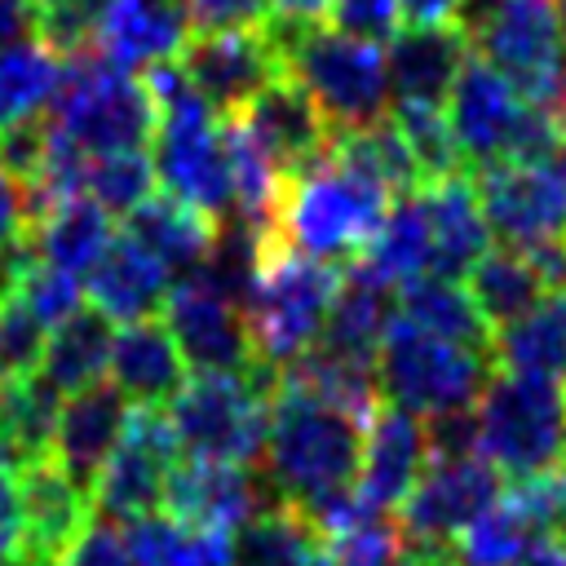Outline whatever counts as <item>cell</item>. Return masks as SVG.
Returning a JSON list of instances; mask_svg holds the SVG:
<instances>
[{
  "mask_svg": "<svg viewBox=\"0 0 566 566\" xmlns=\"http://www.w3.org/2000/svg\"><path fill=\"white\" fill-rule=\"evenodd\" d=\"M363 420L287 385H274L265 433V482L279 504L314 513L318 504L349 495L363 464Z\"/></svg>",
  "mask_w": 566,
  "mask_h": 566,
  "instance_id": "6da1fadb",
  "label": "cell"
},
{
  "mask_svg": "<svg viewBox=\"0 0 566 566\" xmlns=\"http://www.w3.org/2000/svg\"><path fill=\"white\" fill-rule=\"evenodd\" d=\"M389 208L394 195L367 172H358L349 159H340L332 146L310 168L283 177L274 208V243L323 265L340 256L358 261V252L385 226Z\"/></svg>",
  "mask_w": 566,
  "mask_h": 566,
  "instance_id": "7a4b0ae2",
  "label": "cell"
},
{
  "mask_svg": "<svg viewBox=\"0 0 566 566\" xmlns=\"http://www.w3.org/2000/svg\"><path fill=\"white\" fill-rule=\"evenodd\" d=\"M287 80H296L336 133L371 128L389 115L385 49L354 40L327 22H265Z\"/></svg>",
  "mask_w": 566,
  "mask_h": 566,
  "instance_id": "3957f363",
  "label": "cell"
},
{
  "mask_svg": "<svg viewBox=\"0 0 566 566\" xmlns=\"http://www.w3.org/2000/svg\"><path fill=\"white\" fill-rule=\"evenodd\" d=\"M49 124L84 155L146 150L159 128V106L142 75L115 66L97 49L62 57V84Z\"/></svg>",
  "mask_w": 566,
  "mask_h": 566,
  "instance_id": "277c9868",
  "label": "cell"
},
{
  "mask_svg": "<svg viewBox=\"0 0 566 566\" xmlns=\"http://www.w3.org/2000/svg\"><path fill=\"white\" fill-rule=\"evenodd\" d=\"M478 451L500 478L526 482L566 460V380L495 371L473 407Z\"/></svg>",
  "mask_w": 566,
  "mask_h": 566,
  "instance_id": "5b68a950",
  "label": "cell"
},
{
  "mask_svg": "<svg viewBox=\"0 0 566 566\" xmlns=\"http://www.w3.org/2000/svg\"><path fill=\"white\" fill-rule=\"evenodd\" d=\"M270 407H274V371L270 367L248 371V376L195 371L172 394L168 424L177 433V447L190 460L252 469L265 455Z\"/></svg>",
  "mask_w": 566,
  "mask_h": 566,
  "instance_id": "8992f818",
  "label": "cell"
},
{
  "mask_svg": "<svg viewBox=\"0 0 566 566\" xmlns=\"http://www.w3.org/2000/svg\"><path fill=\"white\" fill-rule=\"evenodd\" d=\"M336 287H340L336 265H323V261H310V256H296V252L270 243L252 287L243 296V318H248L256 363L279 371L287 363H296L301 354H310L323 340Z\"/></svg>",
  "mask_w": 566,
  "mask_h": 566,
  "instance_id": "52a82bcc",
  "label": "cell"
},
{
  "mask_svg": "<svg viewBox=\"0 0 566 566\" xmlns=\"http://www.w3.org/2000/svg\"><path fill=\"white\" fill-rule=\"evenodd\" d=\"M486 358L491 354L424 336V332L407 327L402 318H394L376 349L380 398H389V407H402V411L429 416V420L469 411L478 402L482 385L491 380Z\"/></svg>",
  "mask_w": 566,
  "mask_h": 566,
  "instance_id": "ba28073f",
  "label": "cell"
},
{
  "mask_svg": "<svg viewBox=\"0 0 566 566\" xmlns=\"http://www.w3.org/2000/svg\"><path fill=\"white\" fill-rule=\"evenodd\" d=\"M177 433L168 424V416L159 407H133L128 429L119 438V447L111 451L106 469L93 482V517L106 522H137L159 513L168 478L177 469Z\"/></svg>",
  "mask_w": 566,
  "mask_h": 566,
  "instance_id": "9c48e42d",
  "label": "cell"
},
{
  "mask_svg": "<svg viewBox=\"0 0 566 566\" xmlns=\"http://www.w3.org/2000/svg\"><path fill=\"white\" fill-rule=\"evenodd\" d=\"M500 500V469L482 451L429 455L424 478L394 513L407 544H455V535L478 522Z\"/></svg>",
  "mask_w": 566,
  "mask_h": 566,
  "instance_id": "30bf717a",
  "label": "cell"
},
{
  "mask_svg": "<svg viewBox=\"0 0 566 566\" xmlns=\"http://www.w3.org/2000/svg\"><path fill=\"white\" fill-rule=\"evenodd\" d=\"M478 57L491 62L526 102L548 106L566 75L553 0H504V9L473 35Z\"/></svg>",
  "mask_w": 566,
  "mask_h": 566,
  "instance_id": "8fae6325",
  "label": "cell"
},
{
  "mask_svg": "<svg viewBox=\"0 0 566 566\" xmlns=\"http://www.w3.org/2000/svg\"><path fill=\"white\" fill-rule=\"evenodd\" d=\"M164 327L172 332L186 367H195V371H221V376L261 371L243 310L230 296L199 283L195 274L172 283V292L164 301Z\"/></svg>",
  "mask_w": 566,
  "mask_h": 566,
  "instance_id": "7c38bea8",
  "label": "cell"
},
{
  "mask_svg": "<svg viewBox=\"0 0 566 566\" xmlns=\"http://www.w3.org/2000/svg\"><path fill=\"white\" fill-rule=\"evenodd\" d=\"M491 234L509 248H535L566 234V181L557 164H486L473 172Z\"/></svg>",
  "mask_w": 566,
  "mask_h": 566,
  "instance_id": "4fadbf2b",
  "label": "cell"
},
{
  "mask_svg": "<svg viewBox=\"0 0 566 566\" xmlns=\"http://www.w3.org/2000/svg\"><path fill=\"white\" fill-rule=\"evenodd\" d=\"M531 106L535 102H526L491 62L469 57L447 97V119H451L455 146L464 155V168L473 164V172H478L486 164L509 159Z\"/></svg>",
  "mask_w": 566,
  "mask_h": 566,
  "instance_id": "5bb4252c",
  "label": "cell"
},
{
  "mask_svg": "<svg viewBox=\"0 0 566 566\" xmlns=\"http://www.w3.org/2000/svg\"><path fill=\"white\" fill-rule=\"evenodd\" d=\"M274 504L279 495L270 491L265 473H252L248 464H217V460L177 464L164 491L168 517H177L190 531H208L226 539Z\"/></svg>",
  "mask_w": 566,
  "mask_h": 566,
  "instance_id": "9a60e30c",
  "label": "cell"
},
{
  "mask_svg": "<svg viewBox=\"0 0 566 566\" xmlns=\"http://www.w3.org/2000/svg\"><path fill=\"white\" fill-rule=\"evenodd\" d=\"M190 88L221 115L234 119L270 80L283 75L279 53L265 31H217V35H190V44L177 57Z\"/></svg>",
  "mask_w": 566,
  "mask_h": 566,
  "instance_id": "2e32d148",
  "label": "cell"
},
{
  "mask_svg": "<svg viewBox=\"0 0 566 566\" xmlns=\"http://www.w3.org/2000/svg\"><path fill=\"white\" fill-rule=\"evenodd\" d=\"M234 124L252 137V146H256L283 177L310 168V164L323 159V155L332 150V142H336V128L323 119V111L310 102V93H305L296 80H287V75L270 80V84L234 115Z\"/></svg>",
  "mask_w": 566,
  "mask_h": 566,
  "instance_id": "e0dca14e",
  "label": "cell"
},
{
  "mask_svg": "<svg viewBox=\"0 0 566 566\" xmlns=\"http://www.w3.org/2000/svg\"><path fill=\"white\" fill-rule=\"evenodd\" d=\"M424 469H429V429L420 424V416L380 402V411L363 429V464L354 486L358 500L371 513L394 517L424 478Z\"/></svg>",
  "mask_w": 566,
  "mask_h": 566,
  "instance_id": "ac0fdd59",
  "label": "cell"
},
{
  "mask_svg": "<svg viewBox=\"0 0 566 566\" xmlns=\"http://www.w3.org/2000/svg\"><path fill=\"white\" fill-rule=\"evenodd\" d=\"M22 491V557L18 566H62L80 531L93 522V500L53 460L18 473Z\"/></svg>",
  "mask_w": 566,
  "mask_h": 566,
  "instance_id": "d6986e66",
  "label": "cell"
},
{
  "mask_svg": "<svg viewBox=\"0 0 566 566\" xmlns=\"http://www.w3.org/2000/svg\"><path fill=\"white\" fill-rule=\"evenodd\" d=\"M128 416H133V402L111 385H93V389H80L62 402L57 411V429H53V451L49 460L80 486L93 495V482L97 473L106 469L111 451L119 447L124 429H128Z\"/></svg>",
  "mask_w": 566,
  "mask_h": 566,
  "instance_id": "ffe728a7",
  "label": "cell"
},
{
  "mask_svg": "<svg viewBox=\"0 0 566 566\" xmlns=\"http://www.w3.org/2000/svg\"><path fill=\"white\" fill-rule=\"evenodd\" d=\"M190 35L195 31L177 0H111L97 13L93 49L124 71H150L177 62Z\"/></svg>",
  "mask_w": 566,
  "mask_h": 566,
  "instance_id": "44dd1931",
  "label": "cell"
},
{
  "mask_svg": "<svg viewBox=\"0 0 566 566\" xmlns=\"http://www.w3.org/2000/svg\"><path fill=\"white\" fill-rule=\"evenodd\" d=\"M469 62V40L455 22L438 27H402L389 40L385 66H389V97L394 102H429L447 106L455 75Z\"/></svg>",
  "mask_w": 566,
  "mask_h": 566,
  "instance_id": "7402d4cb",
  "label": "cell"
},
{
  "mask_svg": "<svg viewBox=\"0 0 566 566\" xmlns=\"http://www.w3.org/2000/svg\"><path fill=\"white\" fill-rule=\"evenodd\" d=\"M420 208L433 243V274L460 279L491 252V226H486L473 172H455L433 186H420Z\"/></svg>",
  "mask_w": 566,
  "mask_h": 566,
  "instance_id": "603a6c76",
  "label": "cell"
},
{
  "mask_svg": "<svg viewBox=\"0 0 566 566\" xmlns=\"http://www.w3.org/2000/svg\"><path fill=\"white\" fill-rule=\"evenodd\" d=\"M84 292L93 296V310H102L106 318L142 323V318H155V310L168 301L172 274L133 234H115L102 261L88 270Z\"/></svg>",
  "mask_w": 566,
  "mask_h": 566,
  "instance_id": "cb8c5ba5",
  "label": "cell"
},
{
  "mask_svg": "<svg viewBox=\"0 0 566 566\" xmlns=\"http://www.w3.org/2000/svg\"><path fill=\"white\" fill-rule=\"evenodd\" d=\"M111 385H115L133 407L172 402V394L186 385V358H181L172 332L164 327V318L124 323V327L115 332Z\"/></svg>",
  "mask_w": 566,
  "mask_h": 566,
  "instance_id": "d4e9b609",
  "label": "cell"
},
{
  "mask_svg": "<svg viewBox=\"0 0 566 566\" xmlns=\"http://www.w3.org/2000/svg\"><path fill=\"white\" fill-rule=\"evenodd\" d=\"M111 239H115V217L97 199L75 195V199L53 203L40 221L27 226V256L71 279H88V270L102 261Z\"/></svg>",
  "mask_w": 566,
  "mask_h": 566,
  "instance_id": "484cf974",
  "label": "cell"
},
{
  "mask_svg": "<svg viewBox=\"0 0 566 566\" xmlns=\"http://www.w3.org/2000/svg\"><path fill=\"white\" fill-rule=\"evenodd\" d=\"M124 234H133L168 274H195L203 265V256L212 252V239H217V221L203 217L199 208L172 199V195H150L142 208H133L124 217Z\"/></svg>",
  "mask_w": 566,
  "mask_h": 566,
  "instance_id": "4316f807",
  "label": "cell"
},
{
  "mask_svg": "<svg viewBox=\"0 0 566 566\" xmlns=\"http://www.w3.org/2000/svg\"><path fill=\"white\" fill-rule=\"evenodd\" d=\"M394 318H402L407 327H416L424 336H438V340H451V345H464L478 354H491V345H495V332L482 318L469 287H460L455 279H442V274H424V279L407 283L398 292Z\"/></svg>",
  "mask_w": 566,
  "mask_h": 566,
  "instance_id": "83f0119b",
  "label": "cell"
},
{
  "mask_svg": "<svg viewBox=\"0 0 566 566\" xmlns=\"http://www.w3.org/2000/svg\"><path fill=\"white\" fill-rule=\"evenodd\" d=\"M111 349H115V327L102 310L84 305L75 310L62 327L49 332L44 358H40V376L57 389V394H80L102 385V376H111Z\"/></svg>",
  "mask_w": 566,
  "mask_h": 566,
  "instance_id": "f1b7e54d",
  "label": "cell"
},
{
  "mask_svg": "<svg viewBox=\"0 0 566 566\" xmlns=\"http://www.w3.org/2000/svg\"><path fill=\"white\" fill-rule=\"evenodd\" d=\"M363 274H371L380 287H407L424 274H433V243H429V221H424V208H420V190L416 195H402L394 199L385 226L376 230V239L358 252L354 261Z\"/></svg>",
  "mask_w": 566,
  "mask_h": 566,
  "instance_id": "f546056e",
  "label": "cell"
},
{
  "mask_svg": "<svg viewBox=\"0 0 566 566\" xmlns=\"http://www.w3.org/2000/svg\"><path fill=\"white\" fill-rule=\"evenodd\" d=\"M57 411H62V394L40 371L27 380L0 385V460H4V469L22 473L27 464L49 460Z\"/></svg>",
  "mask_w": 566,
  "mask_h": 566,
  "instance_id": "4dcf8cb0",
  "label": "cell"
},
{
  "mask_svg": "<svg viewBox=\"0 0 566 566\" xmlns=\"http://www.w3.org/2000/svg\"><path fill=\"white\" fill-rule=\"evenodd\" d=\"M389 323H394L389 287H380L371 274H363L349 261L340 270V287H336V301L327 310V327H323L318 345H327L336 354H349V358H371L376 363V349H380Z\"/></svg>",
  "mask_w": 566,
  "mask_h": 566,
  "instance_id": "1f68e13d",
  "label": "cell"
},
{
  "mask_svg": "<svg viewBox=\"0 0 566 566\" xmlns=\"http://www.w3.org/2000/svg\"><path fill=\"white\" fill-rule=\"evenodd\" d=\"M62 84V53H53L44 40L22 35L0 49V133L44 119Z\"/></svg>",
  "mask_w": 566,
  "mask_h": 566,
  "instance_id": "d6a6232c",
  "label": "cell"
},
{
  "mask_svg": "<svg viewBox=\"0 0 566 566\" xmlns=\"http://www.w3.org/2000/svg\"><path fill=\"white\" fill-rule=\"evenodd\" d=\"M491 358L500 363V371L566 380V287L548 292L526 318L495 332Z\"/></svg>",
  "mask_w": 566,
  "mask_h": 566,
  "instance_id": "836d02e7",
  "label": "cell"
},
{
  "mask_svg": "<svg viewBox=\"0 0 566 566\" xmlns=\"http://www.w3.org/2000/svg\"><path fill=\"white\" fill-rule=\"evenodd\" d=\"M464 279H469V296L478 301V310L491 323V332L513 327L517 318H526L548 296L539 274H535V265L517 248H491Z\"/></svg>",
  "mask_w": 566,
  "mask_h": 566,
  "instance_id": "e575fe53",
  "label": "cell"
},
{
  "mask_svg": "<svg viewBox=\"0 0 566 566\" xmlns=\"http://www.w3.org/2000/svg\"><path fill=\"white\" fill-rule=\"evenodd\" d=\"M323 535L292 504L256 513L230 535V566H314Z\"/></svg>",
  "mask_w": 566,
  "mask_h": 566,
  "instance_id": "d590c367",
  "label": "cell"
},
{
  "mask_svg": "<svg viewBox=\"0 0 566 566\" xmlns=\"http://www.w3.org/2000/svg\"><path fill=\"white\" fill-rule=\"evenodd\" d=\"M539 535L548 531H539L531 513L504 491L478 522H469L455 535L451 553H455V566H522Z\"/></svg>",
  "mask_w": 566,
  "mask_h": 566,
  "instance_id": "8d00e7d4",
  "label": "cell"
},
{
  "mask_svg": "<svg viewBox=\"0 0 566 566\" xmlns=\"http://www.w3.org/2000/svg\"><path fill=\"white\" fill-rule=\"evenodd\" d=\"M389 119L398 124L416 168H420V181L433 186L442 177H455V172H469L464 168V155L455 146V133H451V119H447V106H429V102H394Z\"/></svg>",
  "mask_w": 566,
  "mask_h": 566,
  "instance_id": "74e56055",
  "label": "cell"
},
{
  "mask_svg": "<svg viewBox=\"0 0 566 566\" xmlns=\"http://www.w3.org/2000/svg\"><path fill=\"white\" fill-rule=\"evenodd\" d=\"M155 186H159V177H155L150 150H115V155L88 159L84 190H88V199H97L115 217H128L133 208H142L155 195Z\"/></svg>",
  "mask_w": 566,
  "mask_h": 566,
  "instance_id": "f35d334b",
  "label": "cell"
},
{
  "mask_svg": "<svg viewBox=\"0 0 566 566\" xmlns=\"http://www.w3.org/2000/svg\"><path fill=\"white\" fill-rule=\"evenodd\" d=\"M9 287L22 296V305H27L49 332L62 327L75 310H84V287H80V279L62 274V270H53V265H44V261H35V256H22V261L9 270Z\"/></svg>",
  "mask_w": 566,
  "mask_h": 566,
  "instance_id": "ab89813d",
  "label": "cell"
},
{
  "mask_svg": "<svg viewBox=\"0 0 566 566\" xmlns=\"http://www.w3.org/2000/svg\"><path fill=\"white\" fill-rule=\"evenodd\" d=\"M44 345H49V327L22 305L13 287H0V385L35 376Z\"/></svg>",
  "mask_w": 566,
  "mask_h": 566,
  "instance_id": "60d3db41",
  "label": "cell"
},
{
  "mask_svg": "<svg viewBox=\"0 0 566 566\" xmlns=\"http://www.w3.org/2000/svg\"><path fill=\"white\" fill-rule=\"evenodd\" d=\"M327 27L380 44L402 31V0H332L327 4Z\"/></svg>",
  "mask_w": 566,
  "mask_h": 566,
  "instance_id": "b9f144b4",
  "label": "cell"
},
{
  "mask_svg": "<svg viewBox=\"0 0 566 566\" xmlns=\"http://www.w3.org/2000/svg\"><path fill=\"white\" fill-rule=\"evenodd\" d=\"M195 35L217 31H265L270 0H177Z\"/></svg>",
  "mask_w": 566,
  "mask_h": 566,
  "instance_id": "7bdbcfd3",
  "label": "cell"
},
{
  "mask_svg": "<svg viewBox=\"0 0 566 566\" xmlns=\"http://www.w3.org/2000/svg\"><path fill=\"white\" fill-rule=\"evenodd\" d=\"M62 566H137V562L128 553L124 531L115 522H106V517H93L80 531V539L71 544V553L62 557Z\"/></svg>",
  "mask_w": 566,
  "mask_h": 566,
  "instance_id": "ee69618b",
  "label": "cell"
},
{
  "mask_svg": "<svg viewBox=\"0 0 566 566\" xmlns=\"http://www.w3.org/2000/svg\"><path fill=\"white\" fill-rule=\"evenodd\" d=\"M22 256H27V208H22L18 181L0 164V261L4 270H13Z\"/></svg>",
  "mask_w": 566,
  "mask_h": 566,
  "instance_id": "f6af8a7d",
  "label": "cell"
},
{
  "mask_svg": "<svg viewBox=\"0 0 566 566\" xmlns=\"http://www.w3.org/2000/svg\"><path fill=\"white\" fill-rule=\"evenodd\" d=\"M22 557V491L18 473L0 464V566H18Z\"/></svg>",
  "mask_w": 566,
  "mask_h": 566,
  "instance_id": "bcb514c9",
  "label": "cell"
},
{
  "mask_svg": "<svg viewBox=\"0 0 566 566\" xmlns=\"http://www.w3.org/2000/svg\"><path fill=\"white\" fill-rule=\"evenodd\" d=\"M460 0H402V18L416 27H438V22H455Z\"/></svg>",
  "mask_w": 566,
  "mask_h": 566,
  "instance_id": "7dc6e473",
  "label": "cell"
},
{
  "mask_svg": "<svg viewBox=\"0 0 566 566\" xmlns=\"http://www.w3.org/2000/svg\"><path fill=\"white\" fill-rule=\"evenodd\" d=\"M500 9H504V0H460V9H455V27H460L464 40L473 44V35H478Z\"/></svg>",
  "mask_w": 566,
  "mask_h": 566,
  "instance_id": "c3c4849f",
  "label": "cell"
},
{
  "mask_svg": "<svg viewBox=\"0 0 566 566\" xmlns=\"http://www.w3.org/2000/svg\"><path fill=\"white\" fill-rule=\"evenodd\" d=\"M31 18H35L31 0H0V49L13 44V40H22V31L31 27Z\"/></svg>",
  "mask_w": 566,
  "mask_h": 566,
  "instance_id": "681fc988",
  "label": "cell"
},
{
  "mask_svg": "<svg viewBox=\"0 0 566 566\" xmlns=\"http://www.w3.org/2000/svg\"><path fill=\"white\" fill-rule=\"evenodd\" d=\"M332 0H270V18L279 22H323Z\"/></svg>",
  "mask_w": 566,
  "mask_h": 566,
  "instance_id": "f907efd6",
  "label": "cell"
},
{
  "mask_svg": "<svg viewBox=\"0 0 566 566\" xmlns=\"http://www.w3.org/2000/svg\"><path fill=\"white\" fill-rule=\"evenodd\" d=\"M522 566H566V539H562V535H553V531H548V535H539Z\"/></svg>",
  "mask_w": 566,
  "mask_h": 566,
  "instance_id": "816d5d0a",
  "label": "cell"
},
{
  "mask_svg": "<svg viewBox=\"0 0 566 566\" xmlns=\"http://www.w3.org/2000/svg\"><path fill=\"white\" fill-rule=\"evenodd\" d=\"M557 9V31H562V53H566V0H553Z\"/></svg>",
  "mask_w": 566,
  "mask_h": 566,
  "instance_id": "f5cc1de1",
  "label": "cell"
},
{
  "mask_svg": "<svg viewBox=\"0 0 566 566\" xmlns=\"http://www.w3.org/2000/svg\"><path fill=\"white\" fill-rule=\"evenodd\" d=\"M557 172H562V181H566V142H562V150H557Z\"/></svg>",
  "mask_w": 566,
  "mask_h": 566,
  "instance_id": "db71d44e",
  "label": "cell"
},
{
  "mask_svg": "<svg viewBox=\"0 0 566 566\" xmlns=\"http://www.w3.org/2000/svg\"><path fill=\"white\" fill-rule=\"evenodd\" d=\"M553 535H562V539H566V504H562V517H557V531H553Z\"/></svg>",
  "mask_w": 566,
  "mask_h": 566,
  "instance_id": "11a10c76",
  "label": "cell"
},
{
  "mask_svg": "<svg viewBox=\"0 0 566 566\" xmlns=\"http://www.w3.org/2000/svg\"><path fill=\"white\" fill-rule=\"evenodd\" d=\"M49 4H57V0H31V9H49Z\"/></svg>",
  "mask_w": 566,
  "mask_h": 566,
  "instance_id": "9f6ffc18",
  "label": "cell"
},
{
  "mask_svg": "<svg viewBox=\"0 0 566 566\" xmlns=\"http://www.w3.org/2000/svg\"><path fill=\"white\" fill-rule=\"evenodd\" d=\"M102 4H111V0H102Z\"/></svg>",
  "mask_w": 566,
  "mask_h": 566,
  "instance_id": "6f0895ef",
  "label": "cell"
},
{
  "mask_svg": "<svg viewBox=\"0 0 566 566\" xmlns=\"http://www.w3.org/2000/svg\"><path fill=\"white\" fill-rule=\"evenodd\" d=\"M562 239H566V234H562Z\"/></svg>",
  "mask_w": 566,
  "mask_h": 566,
  "instance_id": "680465c9",
  "label": "cell"
},
{
  "mask_svg": "<svg viewBox=\"0 0 566 566\" xmlns=\"http://www.w3.org/2000/svg\"><path fill=\"white\" fill-rule=\"evenodd\" d=\"M562 464H566V460H562Z\"/></svg>",
  "mask_w": 566,
  "mask_h": 566,
  "instance_id": "91938a15",
  "label": "cell"
}]
</instances>
